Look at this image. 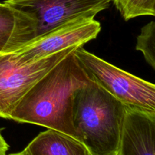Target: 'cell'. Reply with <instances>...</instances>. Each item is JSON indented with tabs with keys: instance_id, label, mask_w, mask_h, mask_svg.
I'll return each instance as SVG.
<instances>
[{
	"instance_id": "obj_2",
	"label": "cell",
	"mask_w": 155,
	"mask_h": 155,
	"mask_svg": "<svg viewBox=\"0 0 155 155\" xmlns=\"http://www.w3.org/2000/svg\"><path fill=\"white\" fill-rule=\"evenodd\" d=\"M126 106L95 82L76 93L73 123L78 141L92 155H117Z\"/></svg>"
},
{
	"instance_id": "obj_1",
	"label": "cell",
	"mask_w": 155,
	"mask_h": 155,
	"mask_svg": "<svg viewBox=\"0 0 155 155\" xmlns=\"http://www.w3.org/2000/svg\"><path fill=\"white\" fill-rule=\"evenodd\" d=\"M90 80L74 50L32 86L9 120L56 130L78 140L73 123L74 97Z\"/></svg>"
},
{
	"instance_id": "obj_6",
	"label": "cell",
	"mask_w": 155,
	"mask_h": 155,
	"mask_svg": "<svg viewBox=\"0 0 155 155\" xmlns=\"http://www.w3.org/2000/svg\"><path fill=\"white\" fill-rule=\"evenodd\" d=\"M101 28L94 17H82L33 39L12 53L19 63L36 61L71 47L84 45L97 37Z\"/></svg>"
},
{
	"instance_id": "obj_10",
	"label": "cell",
	"mask_w": 155,
	"mask_h": 155,
	"mask_svg": "<svg viewBox=\"0 0 155 155\" xmlns=\"http://www.w3.org/2000/svg\"><path fill=\"white\" fill-rule=\"evenodd\" d=\"M113 2L125 21L155 15V0H113Z\"/></svg>"
},
{
	"instance_id": "obj_8",
	"label": "cell",
	"mask_w": 155,
	"mask_h": 155,
	"mask_svg": "<svg viewBox=\"0 0 155 155\" xmlns=\"http://www.w3.org/2000/svg\"><path fill=\"white\" fill-rule=\"evenodd\" d=\"M13 155H92L86 146L74 138L48 129L40 133L27 147Z\"/></svg>"
},
{
	"instance_id": "obj_5",
	"label": "cell",
	"mask_w": 155,
	"mask_h": 155,
	"mask_svg": "<svg viewBox=\"0 0 155 155\" xmlns=\"http://www.w3.org/2000/svg\"><path fill=\"white\" fill-rule=\"evenodd\" d=\"M78 47H71L27 64L19 63L12 52L0 53V117L9 120L32 86Z\"/></svg>"
},
{
	"instance_id": "obj_11",
	"label": "cell",
	"mask_w": 155,
	"mask_h": 155,
	"mask_svg": "<svg viewBox=\"0 0 155 155\" xmlns=\"http://www.w3.org/2000/svg\"><path fill=\"white\" fill-rule=\"evenodd\" d=\"M136 50L143 53L146 61L155 69V23H148L144 26L137 37Z\"/></svg>"
},
{
	"instance_id": "obj_4",
	"label": "cell",
	"mask_w": 155,
	"mask_h": 155,
	"mask_svg": "<svg viewBox=\"0 0 155 155\" xmlns=\"http://www.w3.org/2000/svg\"><path fill=\"white\" fill-rule=\"evenodd\" d=\"M112 2L113 0H5L3 2L22 13L27 19L24 45L73 20L85 16L95 18L97 14L107 9Z\"/></svg>"
},
{
	"instance_id": "obj_13",
	"label": "cell",
	"mask_w": 155,
	"mask_h": 155,
	"mask_svg": "<svg viewBox=\"0 0 155 155\" xmlns=\"http://www.w3.org/2000/svg\"><path fill=\"white\" fill-rule=\"evenodd\" d=\"M9 155H13V154H9Z\"/></svg>"
},
{
	"instance_id": "obj_12",
	"label": "cell",
	"mask_w": 155,
	"mask_h": 155,
	"mask_svg": "<svg viewBox=\"0 0 155 155\" xmlns=\"http://www.w3.org/2000/svg\"><path fill=\"white\" fill-rule=\"evenodd\" d=\"M9 146L0 133V155H6Z\"/></svg>"
},
{
	"instance_id": "obj_3",
	"label": "cell",
	"mask_w": 155,
	"mask_h": 155,
	"mask_svg": "<svg viewBox=\"0 0 155 155\" xmlns=\"http://www.w3.org/2000/svg\"><path fill=\"white\" fill-rule=\"evenodd\" d=\"M77 60L89 78L126 107L155 113V85L144 80L79 46Z\"/></svg>"
},
{
	"instance_id": "obj_7",
	"label": "cell",
	"mask_w": 155,
	"mask_h": 155,
	"mask_svg": "<svg viewBox=\"0 0 155 155\" xmlns=\"http://www.w3.org/2000/svg\"><path fill=\"white\" fill-rule=\"evenodd\" d=\"M155 113L126 107L117 155H155Z\"/></svg>"
},
{
	"instance_id": "obj_9",
	"label": "cell",
	"mask_w": 155,
	"mask_h": 155,
	"mask_svg": "<svg viewBox=\"0 0 155 155\" xmlns=\"http://www.w3.org/2000/svg\"><path fill=\"white\" fill-rule=\"evenodd\" d=\"M27 30L25 16L0 2V53L13 52L24 45Z\"/></svg>"
}]
</instances>
